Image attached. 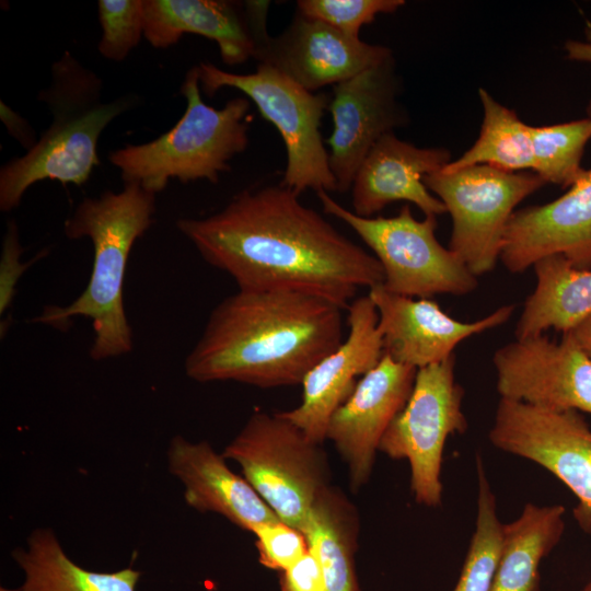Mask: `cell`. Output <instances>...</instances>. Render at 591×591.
Segmentation results:
<instances>
[{
    "label": "cell",
    "instance_id": "25",
    "mask_svg": "<svg viewBox=\"0 0 591 591\" xmlns=\"http://www.w3.org/2000/svg\"><path fill=\"white\" fill-rule=\"evenodd\" d=\"M25 573L21 591H136L141 572L88 570L71 560L51 529L34 530L25 548L12 552Z\"/></svg>",
    "mask_w": 591,
    "mask_h": 591
},
{
    "label": "cell",
    "instance_id": "37",
    "mask_svg": "<svg viewBox=\"0 0 591 591\" xmlns=\"http://www.w3.org/2000/svg\"><path fill=\"white\" fill-rule=\"evenodd\" d=\"M580 591H591V579L583 586Z\"/></svg>",
    "mask_w": 591,
    "mask_h": 591
},
{
    "label": "cell",
    "instance_id": "3",
    "mask_svg": "<svg viewBox=\"0 0 591 591\" xmlns=\"http://www.w3.org/2000/svg\"><path fill=\"white\" fill-rule=\"evenodd\" d=\"M155 194L139 183L127 182L120 192L105 190L84 198L66 219L68 239L86 237L93 247V265L83 292L69 305H47L34 322L65 329L72 317L91 321L93 360L128 354L131 327L126 316L123 288L130 251L153 223Z\"/></svg>",
    "mask_w": 591,
    "mask_h": 591
},
{
    "label": "cell",
    "instance_id": "20",
    "mask_svg": "<svg viewBox=\"0 0 591 591\" xmlns=\"http://www.w3.org/2000/svg\"><path fill=\"white\" fill-rule=\"evenodd\" d=\"M451 162L443 148H418L394 132L381 137L359 166L351 186L354 212L371 218L389 204H415L425 216L447 212L442 201L424 184V177Z\"/></svg>",
    "mask_w": 591,
    "mask_h": 591
},
{
    "label": "cell",
    "instance_id": "35",
    "mask_svg": "<svg viewBox=\"0 0 591 591\" xmlns=\"http://www.w3.org/2000/svg\"><path fill=\"white\" fill-rule=\"evenodd\" d=\"M564 50L569 60L591 63V22L586 23L584 38L582 40L568 39L564 45ZM588 114L591 117V101Z\"/></svg>",
    "mask_w": 591,
    "mask_h": 591
},
{
    "label": "cell",
    "instance_id": "23",
    "mask_svg": "<svg viewBox=\"0 0 591 591\" xmlns=\"http://www.w3.org/2000/svg\"><path fill=\"white\" fill-rule=\"evenodd\" d=\"M563 505L526 503L520 515L503 524L500 560L491 591H541L540 565L565 531Z\"/></svg>",
    "mask_w": 591,
    "mask_h": 591
},
{
    "label": "cell",
    "instance_id": "19",
    "mask_svg": "<svg viewBox=\"0 0 591 591\" xmlns=\"http://www.w3.org/2000/svg\"><path fill=\"white\" fill-rule=\"evenodd\" d=\"M551 255L591 269V170L563 196L519 209L507 223L500 253L506 269L522 273Z\"/></svg>",
    "mask_w": 591,
    "mask_h": 591
},
{
    "label": "cell",
    "instance_id": "31",
    "mask_svg": "<svg viewBox=\"0 0 591 591\" xmlns=\"http://www.w3.org/2000/svg\"><path fill=\"white\" fill-rule=\"evenodd\" d=\"M252 533L258 561L273 570H286L309 551L304 534L280 520L257 525Z\"/></svg>",
    "mask_w": 591,
    "mask_h": 591
},
{
    "label": "cell",
    "instance_id": "7",
    "mask_svg": "<svg viewBox=\"0 0 591 591\" xmlns=\"http://www.w3.org/2000/svg\"><path fill=\"white\" fill-rule=\"evenodd\" d=\"M201 91L209 97L222 88L241 91L281 136L287 164L281 185L299 196L306 189L337 192L322 140L321 121L329 99L310 92L277 70L257 63L253 73H233L210 62L197 65Z\"/></svg>",
    "mask_w": 591,
    "mask_h": 591
},
{
    "label": "cell",
    "instance_id": "16",
    "mask_svg": "<svg viewBox=\"0 0 591 591\" xmlns=\"http://www.w3.org/2000/svg\"><path fill=\"white\" fill-rule=\"evenodd\" d=\"M348 335L304 378L300 405L278 412L320 444L333 413L349 397L358 381L373 369L384 355L379 314L369 296L352 300L347 308Z\"/></svg>",
    "mask_w": 591,
    "mask_h": 591
},
{
    "label": "cell",
    "instance_id": "28",
    "mask_svg": "<svg viewBox=\"0 0 591 591\" xmlns=\"http://www.w3.org/2000/svg\"><path fill=\"white\" fill-rule=\"evenodd\" d=\"M534 169L545 183L570 187L584 172L581 159L591 139V117L549 126H531Z\"/></svg>",
    "mask_w": 591,
    "mask_h": 591
},
{
    "label": "cell",
    "instance_id": "2",
    "mask_svg": "<svg viewBox=\"0 0 591 591\" xmlns=\"http://www.w3.org/2000/svg\"><path fill=\"white\" fill-rule=\"evenodd\" d=\"M343 310L302 291L239 290L210 313L186 357L185 372L200 383L302 384L343 341Z\"/></svg>",
    "mask_w": 591,
    "mask_h": 591
},
{
    "label": "cell",
    "instance_id": "29",
    "mask_svg": "<svg viewBox=\"0 0 591 591\" xmlns=\"http://www.w3.org/2000/svg\"><path fill=\"white\" fill-rule=\"evenodd\" d=\"M97 16V51L107 60H125L143 36L144 0H99Z\"/></svg>",
    "mask_w": 591,
    "mask_h": 591
},
{
    "label": "cell",
    "instance_id": "36",
    "mask_svg": "<svg viewBox=\"0 0 591 591\" xmlns=\"http://www.w3.org/2000/svg\"><path fill=\"white\" fill-rule=\"evenodd\" d=\"M568 334L591 359V314Z\"/></svg>",
    "mask_w": 591,
    "mask_h": 591
},
{
    "label": "cell",
    "instance_id": "11",
    "mask_svg": "<svg viewBox=\"0 0 591 591\" xmlns=\"http://www.w3.org/2000/svg\"><path fill=\"white\" fill-rule=\"evenodd\" d=\"M489 440L532 461L563 482L578 502L572 515L591 534V429L577 410H554L500 398Z\"/></svg>",
    "mask_w": 591,
    "mask_h": 591
},
{
    "label": "cell",
    "instance_id": "9",
    "mask_svg": "<svg viewBox=\"0 0 591 591\" xmlns=\"http://www.w3.org/2000/svg\"><path fill=\"white\" fill-rule=\"evenodd\" d=\"M424 184L452 218L449 248L477 277L491 271L500 259L505 230L515 206L546 183L534 172L473 165L431 173Z\"/></svg>",
    "mask_w": 591,
    "mask_h": 591
},
{
    "label": "cell",
    "instance_id": "22",
    "mask_svg": "<svg viewBox=\"0 0 591 591\" xmlns=\"http://www.w3.org/2000/svg\"><path fill=\"white\" fill-rule=\"evenodd\" d=\"M536 287L526 298L515 327V339L547 329L569 333L591 314V269L575 267L563 255L533 265Z\"/></svg>",
    "mask_w": 591,
    "mask_h": 591
},
{
    "label": "cell",
    "instance_id": "14",
    "mask_svg": "<svg viewBox=\"0 0 591 591\" xmlns=\"http://www.w3.org/2000/svg\"><path fill=\"white\" fill-rule=\"evenodd\" d=\"M416 372V368L398 363L384 354L331 416L326 439L333 442L347 465L352 493L369 480L381 440L405 407Z\"/></svg>",
    "mask_w": 591,
    "mask_h": 591
},
{
    "label": "cell",
    "instance_id": "24",
    "mask_svg": "<svg viewBox=\"0 0 591 591\" xmlns=\"http://www.w3.org/2000/svg\"><path fill=\"white\" fill-rule=\"evenodd\" d=\"M302 533L321 561L326 591H361L355 561L359 518L339 488L329 485L320 493Z\"/></svg>",
    "mask_w": 591,
    "mask_h": 591
},
{
    "label": "cell",
    "instance_id": "30",
    "mask_svg": "<svg viewBox=\"0 0 591 591\" xmlns=\"http://www.w3.org/2000/svg\"><path fill=\"white\" fill-rule=\"evenodd\" d=\"M405 4L403 0H298L297 11L320 20L343 34L359 38L360 28L379 14H390Z\"/></svg>",
    "mask_w": 591,
    "mask_h": 591
},
{
    "label": "cell",
    "instance_id": "5",
    "mask_svg": "<svg viewBox=\"0 0 591 591\" xmlns=\"http://www.w3.org/2000/svg\"><path fill=\"white\" fill-rule=\"evenodd\" d=\"M179 93L186 108L171 129L151 141L109 152L108 161L120 171L124 183H139L155 195L172 178L217 184L220 174L231 169L230 161L247 148V97L231 99L221 108L206 104L197 66L187 71Z\"/></svg>",
    "mask_w": 591,
    "mask_h": 591
},
{
    "label": "cell",
    "instance_id": "6",
    "mask_svg": "<svg viewBox=\"0 0 591 591\" xmlns=\"http://www.w3.org/2000/svg\"><path fill=\"white\" fill-rule=\"evenodd\" d=\"M222 455L239 464L243 477L280 521L300 532L314 500L331 485L322 444L278 412L253 413Z\"/></svg>",
    "mask_w": 591,
    "mask_h": 591
},
{
    "label": "cell",
    "instance_id": "32",
    "mask_svg": "<svg viewBox=\"0 0 591 591\" xmlns=\"http://www.w3.org/2000/svg\"><path fill=\"white\" fill-rule=\"evenodd\" d=\"M23 247L19 241V231L14 221H10L2 242V252L0 260V314L7 312L11 305L15 286L20 277L32 264L42 257V253L37 254L31 262H21Z\"/></svg>",
    "mask_w": 591,
    "mask_h": 591
},
{
    "label": "cell",
    "instance_id": "8",
    "mask_svg": "<svg viewBox=\"0 0 591 591\" xmlns=\"http://www.w3.org/2000/svg\"><path fill=\"white\" fill-rule=\"evenodd\" d=\"M326 215L349 225L374 253L382 266V286L405 297L464 296L477 287V279L461 257L436 237L437 216L417 220L408 205L391 218L357 216L329 196L316 193Z\"/></svg>",
    "mask_w": 591,
    "mask_h": 591
},
{
    "label": "cell",
    "instance_id": "13",
    "mask_svg": "<svg viewBox=\"0 0 591 591\" xmlns=\"http://www.w3.org/2000/svg\"><path fill=\"white\" fill-rule=\"evenodd\" d=\"M398 93L393 55L334 85L328 104L333 131L326 142L337 192L349 190L359 166L379 139L406 123Z\"/></svg>",
    "mask_w": 591,
    "mask_h": 591
},
{
    "label": "cell",
    "instance_id": "21",
    "mask_svg": "<svg viewBox=\"0 0 591 591\" xmlns=\"http://www.w3.org/2000/svg\"><path fill=\"white\" fill-rule=\"evenodd\" d=\"M167 465L169 472L184 486L187 506L199 512H216L250 532L257 525L279 520L208 441L192 442L179 434L173 437L167 449Z\"/></svg>",
    "mask_w": 591,
    "mask_h": 591
},
{
    "label": "cell",
    "instance_id": "12",
    "mask_svg": "<svg viewBox=\"0 0 591 591\" xmlns=\"http://www.w3.org/2000/svg\"><path fill=\"white\" fill-rule=\"evenodd\" d=\"M493 363L500 398L591 415V359L568 333L560 341L543 334L515 339Z\"/></svg>",
    "mask_w": 591,
    "mask_h": 591
},
{
    "label": "cell",
    "instance_id": "27",
    "mask_svg": "<svg viewBox=\"0 0 591 591\" xmlns=\"http://www.w3.org/2000/svg\"><path fill=\"white\" fill-rule=\"evenodd\" d=\"M476 526L453 591H491L502 549L503 523L480 454L476 455Z\"/></svg>",
    "mask_w": 591,
    "mask_h": 591
},
{
    "label": "cell",
    "instance_id": "10",
    "mask_svg": "<svg viewBox=\"0 0 591 591\" xmlns=\"http://www.w3.org/2000/svg\"><path fill=\"white\" fill-rule=\"evenodd\" d=\"M454 370L455 355L417 370L412 394L379 447L392 459L408 461L414 498L431 508L441 505L447 439L467 429L462 410L464 390L455 381Z\"/></svg>",
    "mask_w": 591,
    "mask_h": 591
},
{
    "label": "cell",
    "instance_id": "15",
    "mask_svg": "<svg viewBox=\"0 0 591 591\" xmlns=\"http://www.w3.org/2000/svg\"><path fill=\"white\" fill-rule=\"evenodd\" d=\"M269 1L144 0L143 37L165 49L185 34L217 43L221 60L229 66L256 58L270 36Z\"/></svg>",
    "mask_w": 591,
    "mask_h": 591
},
{
    "label": "cell",
    "instance_id": "33",
    "mask_svg": "<svg viewBox=\"0 0 591 591\" xmlns=\"http://www.w3.org/2000/svg\"><path fill=\"white\" fill-rule=\"evenodd\" d=\"M280 591H326L321 561L313 549L281 571Z\"/></svg>",
    "mask_w": 591,
    "mask_h": 591
},
{
    "label": "cell",
    "instance_id": "18",
    "mask_svg": "<svg viewBox=\"0 0 591 591\" xmlns=\"http://www.w3.org/2000/svg\"><path fill=\"white\" fill-rule=\"evenodd\" d=\"M368 296L379 314L384 354L417 370L448 359L467 337L506 323L514 309L503 305L475 322H461L428 298L395 294L382 283L370 288Z\"/></svg>",
    "mask_w": 591,
    "mask_h": 591
},
{
    "label": "cell",
    "instance_id": "26",
    "mask_svg": "<svg viewBox=\"0 0 591 591\" xmlns=\"http://www.w3.org/2000/svg\"><path fill=\"white\" fill-rule=\"evenodd\" d=\"M478 94L484 109L479 136L467 151L442 171L454 172L473 165H488L506 172L533 171L531 126L486 90L479 89Z\"/></svg>",
    "mask_w": 591,
    "mask_h": 591
},
{
    "label": "cell",
    "instance_id": "17",
    "mask_svg": "<svg viewBox=\"0 0 591 591\" xmlns=\"http://www.w3.org/2000/svg\"><path fill=\"white\" fill-rule=\"evenodd\" d=\"M391 55L387 47L351 38L297 11L283 32L268 37L255 60L316 92L348 80Z\"/></svg>",
    "mask_w": 591,
    "mask_h": 591
},
{
    "label": "cell",
    "instance_id": "38",
    "mask_svg": "<svg viewBox=\"0 0 591 591\" xmlns=\"http://www.w3.org/2000/svg\"><path fill=\"white\" fill-rule=\"evenodd\" d=\"M0 591H21V590L20 589H8V588H4V587H1Z\"/></svg>",
    "mask_w": 591,
    "mask_h": 591
},
{
    "label": "cell",
    "instance_id": "4",
    "mask_svg": "<svg viewBox=\"0 0 591 591\" xmlns=\"http://www.w3.org/2000/svg\"><path fill=\"white\" fill-rule=\"evenodd\" d=\"M104 83L69 50L50 67V82L37 99L51 114V121L35 146L0 169V210L19 207L35 183L57 181L84 185L101 164L97 143L104 129L131 109L137 97L121 95L103 100Z\"/></svg>",
    "mask_w": 591,
    "mask_h": 591
},
{
    "label": "cell",
    "instance_id": "1",
    "mask_svg": "<svg viewBox=\"0 0 591 591\" xmlns=\"http://www.w3.org/2000/svg\"><path fill=\"white\" fill-rule=\"evenodd\" d=\"M176 227L239 290L302 291L347 310L360 288L384 280L375 256L281 184L245 189L222 210Z\"/></svg>",
    "mask_w": 591,
    "mask_h": 591
},
{
    "label": "cell",
    "instance_id": "34",
    "mask_svg": "<svg viewBox=\"0 0 591 591\" xmlns=\"http://www.w3.org/2000/svg\"><path fill=\"white\" fill-rule=\"evenodd\" d=\"M0 119L10 136L18 140L26 151L35 146L38 139L34 128L3 101L0 102Z\"/></svg>",
    "mask_w": 591,
    "mask_h": 591
}]
</instances>
